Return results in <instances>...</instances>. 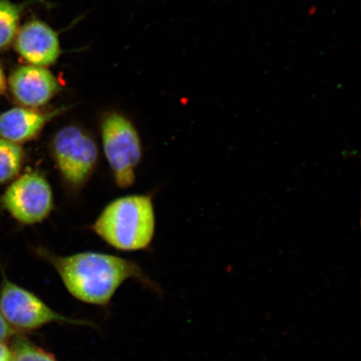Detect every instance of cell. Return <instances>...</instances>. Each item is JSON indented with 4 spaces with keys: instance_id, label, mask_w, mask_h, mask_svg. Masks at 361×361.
Returning <instances> with one entry per match:
<instances>
[{
    "instance_id": "3",
    "label": "cell",
    "mask_w": 361,
    "mask_h": 361,
    "mask_svg": "<svg viewBox=\"0 0 361 361\" xmlns=\"http://www.w3.org/2000/svg\"><path fill=\"white\" fill-rule=\"evenodd\" d=\"M104 152L115 182L120 188L132 186L142 157V144L130 121L118 113H109L101 126Z\"/></svg>"
},
{
    "instance_id": "12",
    "label": "cell",
    "mask_w": 361,
    "mask_h": 361,
    "mask_svg": "<svg viewBox=\"0 0 361 361\" xmlns=\"http://www.w3.org/2000/svg\"><path fill=\"white\" fill-rule=\"evenodd\" d=\"M12 352L13 361H58L51 353L26 338H17Z\"/></svg>"
},
{
    "instance_id": "10",
    "label": "cell",
    "mask_w": 361,
    "mask_h": 361,
    "mask_svg": "<svg viewBox=\"0 0 361 361\" xmlns=\"http://www.w3.org/2000/svg\"><path fill=\"white\" fill-rule=\"evenodd\" d=\"M28 3L0 0V49L10 44L18 32L21 13Z\"/></svg>"
},
{
    "instance_id": "7",
    "label": "cell",
    "mask_w": 361,
    "mask_h": 361,
    "mask_svg": "<svg viewBox=\"0 0 361 361\" xmlns=\"http://www.w3.org/2000/svg\"><path fill=\"white\" fill-rule=\"evenodd\" d=\"M10 85L16 100L32 109L47 105L61 90L51 71L32 65L18 68L11 75Z\"/></svg>"
},
{
    "instance_id": "8",
    "label": "cell",
    "mask_w": 361,
    "mask_h": 361,
    "mask_svg": "<svg viewBox=\"0 0 361 361\" xmlns=\"http://www.w3.org/2000/svg\"><path fill=\"white\" fill-rule=\"evenodd\" d=\"M16 47L30 65L47 67L55 64L61 55L59 35L42 20H31L17 33Z\"/></svg>"
},
{
    "instance_id": "2",
    "label": "cell",
    "mask_w": 361,
    "mask_h": 361,
    "mask_svg": "<svg viewBox=\"0 0 361 361\" xmlns=\"http://www.w3.org/2000/svg\"><path fill=\"white\" fill-rule=\"evenodd\" d=\"M93 229L116 250H145L155 233L154 207L151 197L134 195L113 201L103 210Z\"/></svg>"
},
{
    "instance_id": "11",
    "label": "cell",
    "mask_w": 361,
    "mask_h": 361,
    "mask_svg": "<svg viewBox=\"0 0 361 361\" xmlns=\"http://www.w3.org/2000/svg\"><path fill=\"white\" fill-rule=\"evenodd\" d=\"M23 160L24 152L18 144L0 139V183L16 177Z\"/></svg>"
},
{
    "instance_id": "6",
    "label": "cell",
    "mask_w": 361,
    "mask_h": 361,
    "mask_svg": "<svg viewBox=\"0 0 361 361\" xmlns=\"http://www.w3.org/2000/svg\"><path fill=\"white\" fill-rule=\"evenodd\" d=\"M53 202L51 185L38 173L21 176L3 197L8 213L25 224L42 222L51 214Z\"/></svg>"
},
{
    "instance_id": "5",
    "label": "cell",
    "mask_w": 361,
    "mask_h": 361,
    "mask_svg": "<svg viewBox=\"0 0 361 361\" xmlns=\"http://www.w3.org/2000/svg\"><path fill=\"white\" fill-rule=\"evenodd\" d=\"M52 152L63 178L71 186L79 187L96 168L98 149L90 135L78 126H66L56 134Z\"/></svg>"
},
{
    "instance_id": "1",
    "label": "cell",
    "mask_w": 361,
    "mask_h": 361,
    "mask_svg": "<svg viewBox=\"0 0 361 361\" xmlns=\"http://www.w3.org/2000/svg\"><path fill=\"white\" fill-rule=\"evenodd\" d=\"M38 254L55 268L68 292L85 304L107 306L128 279L159 292L137 264L120 257L94 252L62 257L42 248Z\"/></svg>"
},
{
    "instance_id": "13",
    "label": "cell",
    "mask_w": 361,
    "mask_h": 361,
    "mask_svg": "<svg viewBox=\"0 0 361 361\" xmlns=\"http://www.w3.org/2000/svg\"><path fill=\"white\" fill-rule=\"evenodd\" d=\"M15 331H13L11 324L6 322L0 310V342H4L10 338Z\"/></svg>"
},
{
    "instance_id": "4",
    "label": "cell",
    "mask_w": 361,
    "mask_h": 361,
    "mask_svg": "<svg viewBox=\"0 0 361 361\" xmlns=\"http://www.w3.org/2000/svg\"><path fill=\"white\" fill-rule=\"evenodd\" d=\"M0 310L11 327L34 331L53 323L96 327L87 320L57 313L37 296L17 284L4 279L0 291Z\"/></svg>"
},
{
    "instance_id": "14",
    "label": "cell",
    "mask_w": 361,
    "mask_h": 361,
    "mask_svg": "<svg viewBox=\"0 0 361 361\" xmlns=\"http://www.w3.org/2000/svg\"><path fill=\"white\" fill-rule=\"evenodd\" d=\"M0 361H13V352L4 342H0Z\"/></svg>"
},
{
    "instance_id": "15",
    "label": "cell",
    "mask_w": 361,
    "mask_h": 361,
    "mask_svg": "<svg viewBox=\"0 0 361 361\" xmlns=\"http://www.w3.org/2000/svg\"><path fill=\"white\" fill-rule=\"evenodd\" d=\"M4 88H6V80H4L3 71L0 67V92H2Z\"/></svg>"
},
{
    "instance_id": "9",
    "label": "cell",
    "mask_w": 361,
    "mask_h": 361,
    "mask_svg": "<svg viewBox=\"0 0 361 361\" xmlns=\"http://www.w3.org/2000/svg\"><path fill=\"white\" fill-rule=\"evenodd\" d=\"M65 110L61 107L44 113L28 107L13 108L0 116V137L16 144L30 141L37 137L49 121Z\"/></svg>"
}]
</instances>
